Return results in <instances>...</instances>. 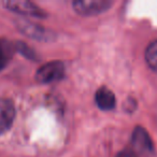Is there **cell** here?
Masks as SVG:
<instances>
[{
    "label": "cell",
    "mask_w": 157,
    "mask_h": 157,
    "mask_svg": "<svg viewBox=\"0 0 157 157\" xmlns=\"http://www.w3.org/2000/svg\"><path fill=\"white\" fill-rule=\"evenodd\" d=\"M65 65L59 60H52L44 63L36 72V80L41 84L58 81L65 75Z\"/></svg>",
    "instance_id": "1"
},
{
    "label": "cell",
    "mask_w": 157,
    "mask_h": 157,
    "mask_svg": "<svg viewBox=\"0 0 157 157\" xmlns=\"http://www.w3.org/2000/svg\"><path fill=\"white\" fill-rule=\"evenodd\" d=\"M110 0H75L72 2L73 10L80 15L92 16L101 14L112 6Z\"/></svg>",
    "instance_id": "2"
},
{
    "label": "cell",
    "mask_w": 157,
    "mask_h": 157,
    "mask_svg": "<svg viewBox=\"0 0 157 157\" xmlns=\"http://www.w3.org/2000/svg\"><path fill=\"white\" fill-rule=\"evenodd\" d=\"M5 7L8 10L17 13L20 15L30 16V17L36 18H44L46 16V13L38 7L36 3L27 0H8L3 2Z\"/></svg>",
    "instance_id": "3"
},
{
    "label": "cell",
    "mask_w": 157,
    "mask_h": 157,
    "mask_svg": "<svg viewBox=\"0 0 157 157\" xmlns=\"http://www.w3.org/2000/svg\"><path fill=\"white\" fill-rule=\"evenodd\" d=\"M16 26L22 31L25 36L31 38L35 40H40V41H51L54 40L55 36L51 30L46 28H43L40 25H37L35 23H31L29 21L18 20L16 22Z\"/></svg>",
    "instance_id": "4"
},
{
    "label": "cell",
    "mask_w": 157,
    "mask_h": 157,
    "mask_svg": "<svg viewBox=\"0 0 157 157\" xmlns=\"http://www.w3.org/2000/svg\"><path fill=\"white\" fill-rule=\"evenodd\" d=\"M15 114L13 101L8 98H0V135L7 132L12 127Z\"/></svg>",
    "instance_id": "5"
},
{
    "label": "cell",
    "mask_w": 157,
    "mask_h": 157,
    "mask_svg": "<svg viewBox=\"0 0 157 157\" xmlns=\"http://www.w3.org/2000/svg\"><path fill=\"white\" fill-rule=\"evenodd\" d=\"M133 147L142 153H150L153 151V141L150 135L143 127H136L131 136Z\"/></svg>",
    "instance_id": "6"
},
{
    "label": "cell",
    "mask_w": 157,
    "mask_h": 157,
    "mask_svg": "<svg viewBox=\"0 0 157 157\" xmlns=\"http://www.w3.org/2000/svg\"><path fill=\"white\" fill-rule=\"evenodd\" d=\"M95 101L99 109L102 111H110L113 110L116 105V98L114 93L108 87H101L96 92Z\"/></svg>",
    "instance_id": "7"
},
{
    "label": "cell",
    "mask_w": 157,
    "mask_h": 157,
    "mask_svg": "<svg viewBox=\"0 0 157 157\" xmlns=\"http://www.w3.org/2000/svg\"><path fill=\"white\" fill-rule=\"evenodd\" d=\"M15 50L14 45L7 39L0 38V71L3 70L9 63Z\"/></svg>",
    "instance_id": "8"
},
{
    "label": "cell",
    "mask_w": 157,
    "mask_h": 157,
    "mask_svg": "<svg viewBox=\"0 0 157 157\" xmlns=\"http://www.w3.org/2000/svg\"><path fill=\"white\" fill-rule=\"evenodd\" d=\"M145 60L150 69L157 72V40L152 41L146 48Z\"/></svg>",
    "instance_id": "9"
},
{
    "label": "cell",
    "mask_w": 157,
    "mask_h": 157,
    "mask_svg": "<svg viewBox=\"0 0 157 157\" xmlns=\"http://www.w3.org/2000/svg\"><path fill=\"white\" fill-rule=\"evenodd\" d=\"M15 50H17L20 53H22L23 55H25L26 57H28V58H33L35 57V53H33V51L31 50V48H29L28 46L26 45V44H24L23 42H18L17 44H15Z\"/></svg>",
    "instance_id": "10"
},
{
    "label": "cell",
    "mask_w": 157,
    "mask_h": 157,
    "mask_svg": "<svg viewBox=\"0 0 157 157\" xmlns=\"http://www.w3.org/2000/svg\"><path fill=\"white\" fill-rule=\"evenodd\" d=\"M136 107H137V102L131 98L128 99V100L125 102V110L128 112H132L133 110L136 109Z\"/></svg>",
    "instance_id": "11"
},
{
    "label": "cell",
    "mask_w": 157,
    "mask_h": 157,
    "mask_svg": "<svg viewBox=\"0 0 157 157\" xmlns=\"http://www.w3.org/2000/svg\"><path fill=\"white\" fill-rule=\"evenodd\" d=\"M116 157H137V156H136L132 152H130V151L124 150V151H122V152L118 153V154L116 155Z\"/></svg>",
    "instance_id": "12"
}]
</instances>
